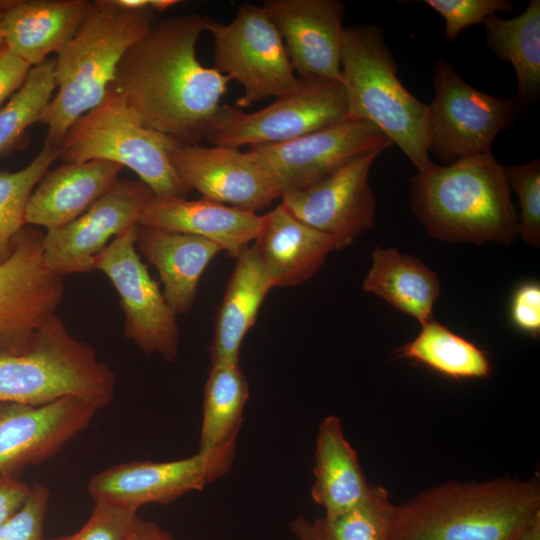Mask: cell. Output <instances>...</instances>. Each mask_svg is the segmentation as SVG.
<instances>
[{"instance_id": "cell-23", "label": "cell", "mask_w": 540, "mask_h": 540, "mask_svg": "<svg viewBox=\"0 0 540 540\" xmlns=\"http://www.w3.org/2000/svg\"><path fill=\"white\" fill-rule=\"evenodd\" d=\"M135 246L158 271L163 295L177 315L191 310L203 272L222 251L202 237L140 225L136 227Z\"/></svg>"}, {"instance_id": "cell-32", "label": "cell", "mask_w": 540, "mask_h": 540, "mask_svg": "<svg viewBox=\"0 0 540 540\" xmlns=\"http://www.w3.org/2000/svg\"><path fill=\"white\" fill-rule=\"evenodd\" d=\"M55 64V57H49L33 66L22 87L0 108V154L39 122L57 88Z\"/></svg>"}, {"instance_id": "cell-43", "label": "cell", "mask_w": 540, "mask_h": 540, "mask_svg": "<svg viewBox=\"0 0 540 540\" xmlns=\"http://www.w3.org/2000/svg\"><path fill=\"white\" fill-rule=\"evenodd\" d=\"M515 540H540V512L528 522Z\"/></svg>"}, {"instance_id": "cell-1", "label": "cell", "mask_w": 540, "mask_h": 540, "mask_svg": "<svg viewBox=\"0 0 540 540\" xmlns=\"http://www.w3.org/2000/svg\"><path fill=\"white\" fill-rule=\"evenodd\" d=\"M212 20L191 13L157 21L126 51L112 85L143 126L182 144L205 137L231 81L196 54Z\"/></svg>"}, {"instance_id": "cell-15", "label": "cell", "mask_w": 540, "mask_h": 540, "mask_svg": "<svg viewBox=\"0 0 540 540\" xmlns=\"http://www.w3.org/2000/svg\"><path fill=\"white\" fill-rule=\"evenodd\" d=\"M384 150L359 155L314 184L283 192L281 204L303 223L330 236L335 250L349 247L374 225L376 199L369 174Z\"/></svg>"}, {"instance_id": "cell-18", "label": "cell", "mask_w": 540, "mask_h": 540, "mask_svg": "<svg viewBox=\"0 0 540 540\" xmlns=\"http://www.w3.org/2000/svg\"><path fill=\"white\" fill-rule=\"evenodd\" d=\"M170 161L190 190L222 204L257 213L282 195L271 175L238 148L180 143Z\"/></svg>"}, {"instance_id": "cell-19", "label": "cell", "mask_w": 540, "mask_h": 540, "mask_svg": "<svg viewBox=\"0 0 540 540\" xmlns=\"http://www.w3.org/2000/svg\"><path fill=\"white\" fill-rule=\"evenodd\" d=\"M299 79L341 81L345 4L339 0H265Z\"/></svg>"}, {"instance_id": "cell-8", "label": "cell", "mask_w": 540, "mask_h": 540, "mask_svg": "<svg viewBox=\"0 0 540 540\" xmlns=\"http://www.w3.org/2000/svg\"><path fill=\"white\" fill-rule=\"evenodd\" d=\"M348 118L341 81L299 79L290 92L254 112L222 105L205 134L211 145L240 149L288 142Z\"/></svg>"}, {"instance_id": "cell-17", "label": "cell", "mask_w": 540, "mask_h": 540, "mask_svg": "<svg viewBox=\"0 0 540 540\" xmlns=\"http://www.w3.org/2000/svg\"><path fill=\"white\" fill-rule=\"evenodd\" d=\"M105 406L77 396L43 405L0 403V476L19 478L26 466L50 459Z\"/></svg>"}, {"instance_id": "cell-11", "label": "cell", "mask_w": 540, "mask_h": 540, "mask_svg": "<svg viewBox=\"0 0 540 540\" xmlns=\"http://www.w3.org/2000/svg\"><path fill=\"white\" fill-rule=\"evenodd\" d=\"M136 227L115 236L93 269L104 273L119 295L125 336L145 354L174 362L179 351L177 314L137 252Z\"/></svg>"}, {"instance_id": "cell-41", "label": "cell", "mask_w": 540, "mask_h": 540, "mask_svg": "<svg viewBox=\"0 0 540 540\" xmlns=\"http://www.w3.org/2000/svg\"><path fill=\"white\" fill-rule=\"evenodd\" d=\"M290 529L297 540H331L323 517L311 521L300 515L291 522Z\"/></svg>"}, {"instance_id": "cell-22", "label": "cell", "mask_w": 540, "mask_h": 540, "mask_svg": "<svg viewBox=\"0 0 540 540\" xmlns=\"http://www.w3.org/2000/svg\"><path fill=\"white\" fill-rule=\"evenodd\" d=\"M122 169L109 161L90 160L48 170L28 199L25 226L50 230L72 222L116 183Z\"/></svg>"}, {"instance_id": "cell-33", "label": "cell", "mask_w": 540, "mask_h": 540, "mask_svg": "<svg viewBox=\"0 0 540 540\" xmlns=\"http://www.w3.org/2000/svg\"><path fill=\"white\" fill-rule=\"evenodd\" d=\"M395 509L388 491L372 485L361 503L332 518H323L331 540H394Z\"/></svg>"}, {"instance_id": "cell-29", "label": "cell", "mask_w": 540, "mask_h": 540, "mask_svg": "<svg viewBox=\"0 0 540 540\" xmlns=\"http://www.w3.org/2000/svg\"><path fill=\"white\" fill-rule=\"evenodd\" d=\"M249 384L239 364H211L204 387L199 451L237 448Z\"/></svg>"}, {"instance_id": "cell-28", "label": "cell", "mask_w": 540, "mask_h": 540, "mask_svg": "<svg viewBox=\"0 0 540 540\" xmlns=\"http://www.w3.org/2000/svg\"><path fill=\"white\" fill-rule=\"evenodd\" d=\"M487 47L500 61H508L517 78L514 98L519 110L536 102L540 94V0H531L511 19L497 15L483 21Z\"/></svg>"}, {"instance_id": "cell-37", "label": "cell", "mask_w": 540, "mask_h": 540, "mask_svg": "<svg viewBox=\"0 0 540 540\" xmlns=\"http://www.w3.org/2000/svg\"><path fill=\"white\" fill-rule=\"evenodd\" d=\"M49 499L46 486L33 485L20 509L0 526V540H46L43 533Z\"/></svg>"}, {"instance_id": "cell-5", "label": "cell", "mask_w": 540, "mask_h": 540, "mask_svg": "<svg viewBox=\"0 0 540 540\" xmlns=\"http://www.w3.org/2000/svg\"><path fill=\"white\" fill-rule=\"evenodd\" d=\"M397 70L380 26L345 28L340 74L348 118L378 128L418 171L431 162L427 148L428 105L403 86Z\"/></svg>"}, {"instance_id": "cell-34", "label": "cell", "mask_w": 540, "mask_h": 540, "mask_svg": "<svg viewBox=\"0 0 540 540\" xmlns=\"http://www.w3.org/2000/svg\"><path fill=\"white\" fill-rule=\"evenodd\" d=\"M510 189L519 200L518 235L527 244L540 245V159L506 167Z\"/></svg>"}, {"instance_id": "cell-12", "label": "cell", "mask_w": 540, "mask_h": 540, "mask_svg": "<svg viewBox=\"0 0 540 540\" xmlns=\"http://www.w3.org/2000/svg\"><path fill=\"white\" fill-rule=\"evenodd\" d=\"M43 237L42 230L23 227L0 265V351L27 349L63 300V277L45 264Z\"/></svg>"}, {"instance_id": "cell-26", "label": "cell", "mask_w": 540, "mask_h": 540, "mask_svg": "<svg viewBox=\"0 0 540 540\" xmlns=\"http://www.w3.org/2000/svg\"><path fill=\"white\" fill-rule=\"evenodd\" d=\"M313 474L311 497L325 510L326 518L358 505L371 490L336 415H328L319 423Z\"/></svg>"}, {"instance_id": "cell-6", "label": "cell", "mask_w": 540, "mask_h": 540, "mask_svg": "<svg viewBox=\"0 0 540 540\" xmlns=\"http://www.w3.org/2000/svg\"><path fill=\"white\" fill-rule=\"evenodd\" d=\"M115 384L111 368L57 314L42 324L24 351H0V403L43 405L77 396L107 406Z\"/></svg>"}, {"instance_id": "cell-21", "label": "cell", "mask_w": 540, "mask_h": 540, "mask_svg": "<svg viewBox=\"0 0 540 540\" xmlns=\"http://www.w3.org/2000/svg\"><path fill=\"white\" fill-rule=\"evenodd\" d=\"M252 246L273 288L308 281L335 250L330 236L297 219L281 203L263 215L260 232Z\"/></svg>"}, {"instance_id": "cell-13", "label": "cell", "mask_w": 540, "mask_h": 540, "mask_svg": "<svg viewBox=\"0 0 540 540\" xmlns=\"http://www.w3.org/2000/svg\"><path fill=\"white\" fill-rule=\"evenodd\" d=\"M235 453L236 448H227L173 461L117 464L92 476L88 492L94 501L136 512L147 504L168 505L228 473Z\"/></svg>"}, {"instance_id": "cell-38", "label": "cell", "mask_w": 540, "mask_h": 540, "mask_svg": "<svg viewBox=\"0 0 540 540\" xmlns=\"http://www.w3.org/2000/svg\"><path fill=\"white\" fill-rule=\"evenodd\" d=\"M509 315L521 332L537 338L540 334V285L527 281L518 285L511 296Z\"/></svg>"}, {"instance_id": "cell-16", "label": "cell", "mask_w": 540, "mask_h": 540, "mask_svg": "<svg viewBox=\"0 0 540 540\" xmlns=\"http://www.w3.org/2000/svg\"><path fill=\"white\" fill-rule=\"evenodd\" d=\"M154 196L141 180L118 179L82 215L72 222L46 230L43 257L47 267L59 276L93 271L96 257L110 241L137 225Z\"/></svg>"}, {"instance_id": "cell-25", "label": "cell", "mask_w": 540, "mask_h": 540, "mask_svg": "<svg viewBox=\"0 0 540 540\" xmlns=\"http://www.w3.org/2000/svg\"><path fill=\"white\" fill-rule=\"evenodd\" d=\"M218 308L209 347L211 364H239L241 345L255 324L271 281L254 249L237 258Z\"/></svg>"}, {"instance_id": "cell-24", "label": "cell", "mask_w": 540, "mask_h": 540, "mask_svg": "<svg viewBox=\"0 0 540 540\" xmlns=\"http://www.w3.org/2000/svg\"><path fill=\"white\" fill-rule=\"evenodd\" d=\"M91 1L17 0L6 10L4 43L32 67L57 53L77 32Z\"/></svg>"}, {"instance_id": "cell-31", "label": "cell", "mask_w": 540, "mask_h": 540, "mask_svg": "<svg viewBox=\"0 0 540 540\" xmlns=\"http://www.w3.org/2000/svg\"><path fill=\"white\" fill-rule=\"evenodd\" d=\"M59 157L60 148L45 142L24 168L0 171V265L11 256L15 240L25 227V211L32 191Z\"/></svg>"}, {"instance_id": "cell-14", "label": "cell", "mask_w": 540, "mask_h": 540, "mask_svg": "<svg viewBox=\"0 0 540 540\" xmlns=\"http://www.w3.org/2000/svg\"><path fill=\"white\" fill-rule=\"evenodd\" d=\"M392 144L371 123L346 118L294 140L250 147L246 152L283 193L314 184L355 157Z\"/></svg>"}, {"instance_id": "cell-35", "label": "cell", "mask_w": 540, "mask_h": 540, "mask_svg": "<svg viewBox=\"0 0 540 540\" xmlns=\"http://www.w3.org/2000/svg\"><path fill=\"white\" fill-rule=\"evenodd\" d=\"M424 3L444 18L447 41L455 40L471 25L483 24L497 12L514 10V4L508 0H426Z\"/></svg>"}, {"instance_id": "cell-36", "label": "cell", "mask_w": 540, "mask_h": 540, "mask_svg": "<svg viewBox=\"0 0 540 540\" xmlns=\"http://www.w3.org/2000/svg\"><path fill=\"white\" fill-rule=\"evenodd\" d=\"M137 512L104 501H94L86 523L75 533L46 540H126Z\"/></svg>"}, {"instance_id": "cell-10", "label": "cell", "mask_w": 540, "mask_h": 540, "mask_svg": "<svg viewBox=\"0 0 540 540\" xmlns=\"http://www.w3.org/2000/svg\"><path fill=\"white\" fill-rule=\"evenodd\" d=\"M435 96L428 105L427 148L444 165L485 153L498 133L512 125L518 105L469 85L445 59L433 68Z\"/></svg>"}, {"instance_id": "cell-45", "label": "cell", "mask_w": 540, "mask_h": 540, "mask_svg": "<svg viewBox=\"0 0 540 540\" xmlns=\"http://www.w3.org/2000/svg\"><path fill=\"white\" fill-rule=\"evenodd\" d=\"M12 4V1H0V48L5 45L3 34V20L6 10Z\"/></svg>"}, {"instance_id": "cell-40", "label": "cell", "mask_w": 540, "mask_h": 540, "mask_svg": "<svg viewBox=\"0 0 540 540\" xmlns=\"http://www.w3.org/2000/svg\"><path fill=\"white\" fill-rule=\"evenodd\" d=\"M30 488L19 478L0 476V526L24 504Z\"/></svg>"}, {"instance_id": "cell-42", "label": "cell", "mask_w": 540, "mask_h": 540, "mask_svg": "<svg viewBox=\"0 0 540 540\" xmlns=\"http://www.w3.org/2000/svg\"><path fill=\"white\" fill-rule=\"evenodd\" d=\"M126 540H175L152 520L137 517Z\"/></svg>"}, {"instance_id": "cell-39", "label": "cell", "mask_w": 540, "mask_h": 540, "mask_svg": "<svg viewBox=\"0 0 540 540\" xmlns=\"http://www.w3.org/2000/svg\"><path fill=\"white\" fill-rule=\"evenodd\" d=\"M31 68L7 46L0 48V108L22 87Z\"/></svg>"}, {"instance_id": "cell-9", "label": "cell", "mask_w": 540, "mask_h": 540, "mask_svg": "<svg viewBox=\"0 0 540 540\" xmlns=\"http://www.w3.org/2000/svg\"><path fill=\"white\" fill-rule=\"evenodd\" d=\"M215 69L243 89L236 107H249L293 90L295 76L283 40L262 6L245 2L228 24L212 20Z\"/></svg>"}, {"instance_id": "cell-4", "label": "cell", "mask_w": 540, "mask_h": 540, "mask_svg": "<svg viewBox=\"0 0 540 540\" xmlns=\"http://www.w3.org/2000/svg\"><path fill=\"white\" fill-rule=\"evenodd\" d=\"M156 19L151 9H126L114 0L91 1L77 32L55 56L58 90L39 120L47 127L46 143L59 147L71 125L103 101L122 57Z\"/></svg>"}, {"instance_id": "cell-7", "label": "cell", "mask_w": 540, "mask_h": 540, "mask_svg": "<svg viewBox=\"0 0 540 540\" xmlns=\"http://www.w3.org/2000/svg\"><path fill=\"white\" fill-rule=\"evenodd\" d=\"M178 141L143 126L112 86L103 101L79 117L59 148L64 163L109 161L132 170L158 197H187L170 152Z\"/></svg>"}, {"instance_id": "cell-27", "label": "cell", "mask_w": 540, "mask_h": 540, "mask_svg": "<svg viewBox=\"0 0 540 540\" xmlns=\"http://www.w3.org/2000/svg\"><path fill=\"white\" fill-rule=\"evenodd\" d=\"M371 267L362 282L365 292L413 317L420 326L433 320L441 284L434 271L418 258L395 248L375 247Z\"/></svg>"}, {"instance_id": "cell-3", "label": "cell", "mask_w": 540, "mask_h": 540, "mask_svg": "<svg viewBox=\"0 0 540 540\" xmlns=\"http://www.w3.org/2000/svg\"><path fill=\"white\" fill-rule=\"evenodd\" d=\"M538 512L536 479L452 480L396 506L394 540H515Z\"/></svg>"}, {"instance_id": "cell-20", "label": "cell", "mask_w": 540, "mask_h": 540, "mask_svg": "<svg viewBox=\"0 0 540 540\" xmlns=\"http://www.w3.org/2000/svg\"><path fill=\"white\" fill-rule=\"evenodd\" d=\"M262 220L263 215L203 197L153 196L137 225L202 237L237 258L257 238Z\"/></svg>"}, {"instance_id": "cell-30", "label": "cell", "mask_w": 540, "mask_h": 540, "mask_svg": "<svg viewBox=\"0 0 540 540\" xmlns=\"http://www.w3.org/2000/svg\"><path fill=\"white\" fill-rule=\"evenodd\" d=\"M394 353L453 380L483 379L492 373L486 351L434 319Z\"/></svg>"}, {"instance_id": "cell-2", "label": "cell", "mask_w": 540, "mask_h": 540, "mask_svg": "<svg viewBox=\"0 0 540 540\" xmlns=\"http://www.w3.org/2000/svg\"><path fill=\"white\" fill-rule=\"evenodd\" d=\"M415 216L446 243L510 245L518 235L506 166L491 151L447 165L432 161L411 178Z\"/></svg>"}, {"instance_id": "cell-44", "label": "cell", "mask_w": 540, "mask_h": 540, "mask_svg": "<svg viewBox=\"0 0 540 540\" xmlns=\"http://www.w3.org/2000/svg\"><path fill=\"white\" fill-rule=\"evenodd\" d=\"M178 3L180 1L177 0H150V9L156 13H161Z\"/></svg>"}]
</instances>
